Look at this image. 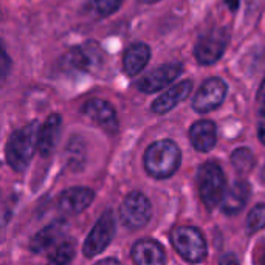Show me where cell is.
<instances>
[{"mask_svg":"<svg viewBox=\"0 0 265 265\" xmlns=\"http://www.w3.org/2000/svg\"><path fill=\"white\" fill-rule=\"evenodd\" d=\"M40 124L31 121L11 133L6 143V161L16 172H23L38 151Z\"/></svg>","mask_w":265,"mask_h":265,"instance_id":"cell-1","label":"cell"},{"mask_svg":"<svg viewBox=\"0 0 265 265\" xmlns=\"http://www.w3.org/2000/svg\"><path fill=\"white\" fill-rule=\"evenodd\" d=\"M182 161L180 148L172 140L152 143L144 153V168L153 178H169L177 172Z\"/></svg>","mask_w":265,"mask_h":265,"instance_id":"cell-2","label":"cell"},{"mask_svg":"<svg viewBox=\"0 0 265 265\" xmlns=\"http://www.w3.org/2000/svg\"><path fill=\"white\" fill-rule=\"evenodd\" d=\"M197 185L200 199L207 205V208L214 209L222 205V200L227 194V180L219 163L216 161L203 163L197 172Z\"/></svg>","mask_w":265,"mask_h":265,"instance_id":"cell-3","label":"cell"},{"mask_svg":"<svg viewBox=\"0 0 265 265\" xmlns=\"http://www.w3.org/2000/svg\"><path fill=\"white\" fill-rule=\"evenodd\" d=\"M170 242L175 251L182 258L191 264L203 262L208 254L207 241L197 228L192 227H178L170 234Z\"/></svg>","mask_w":265,"mask_h":265,"instance_id":"cell-4","label":"cell"},{"mask_svg":"<svg viewBox=\"0 0 265 265\" xmlns=\"http://www.w3.org/2000/svg\"><path fill=\"white\" fill-rule=\"evenodd\" d=\"M229 33L227 28H212L197 39L194 47V57L200 65L216 64L224 56L228 47Z\"/></svg>","mask_w":265,"mask_h":265,"instance_id":"cell-5","label":"cell"},{"mask_svg":"<svg viewBox=\"0 0 265 265\" xmlns=\"http://www.w3.org/2000/svg\"><path fill=\"white\" fill-rule=\"evenodd\" d=\"M152 207L149 199L140 191L127 194L121 207H119V217L121 222L131 229H140L146 227L151 220Z\"/></svg>","mask_w":265,"mask_h":265,"instance_id":"cell-6","label":"cell"},{"mask_svg":"<svg viewBox=\"0 0 265 265\" xmlns=\"http://www.w3.org/2000/svg\"><path fill=\"white\" fill-rule=\"evenodd\" d=\"M115 234V217L112 211H106L99 217V220L92 228L87 239H85L82 253L87 258H95L99 253L104 251L109 244L112 242Z\"/></svg>","mask_w":265,"mask_h":265,"instance_id":"cell-7","label":"cell"},{"mask_svg":"<svg viewBox=\"0 0 265 265\" xmlns=\"http://www.w3.org/2000/svg\"><path fill=\"white\" fill-rule=\"evenodd\" d=\"M228 92V85L220 78H209L205 81L199 92L195 93L192 99V109L199 114H208L211 110H216L225 101Z\"/></svg>","mask_w":265,"mask_h":265,"instance_id":"cell-8","label":"cell"},{"mask_svg":"<svg viewBox=\"0 0 265 265\" xmlns=\"http://www.w3.org/2000/svg\"><path fill=\"white\" fill-rule=\"evenodd\" d=\"M102 61V50L95 40H87L82 45L73 47L62 57V65L73 70L87 72L98 67Z\"/></svg>","mask_w":265,"mask_h":265,"instance_id":"cell-9","label":"cell"},{"mask_svg":"<svg viewBox=\"0 0 265 265\" xmlns=\"http://www.w3.org/2000/svg\"><path fill=\"white\" fill-rule=\"evenodd\" d=\"M183 73V65L178 62L163 64L136 81V89L143 93H155L172 84Z\"/></svg>","mask_w":265,"mask_h":265,"instance_id":"cell-10","label":"cell"},{"mask_svg":"<svg viewBox=\"0 0 265 265\" xmlns=\"http://www.w3.org/2000/svg\"><path fill=\"white\" fill-rule=\"evenodd\" d=\"M82 114L107 133L118 131V118L114 106L101 98H92L82 106Z\"/></svg>","mask_w":265,"mask_h":265,"instance_id":"cell-11","label":"cell"},{"mask_svg":"<svg viewBox=\"0 0 265 265\" xmlns=\"http://www.w3.org/2000/svg\"><path fill=\"white\" fill-rule=\"evenodd\" d=\"M93 199H95V192L89 189V188H68V189H65L59 195L57 208L64 214H79V212L90 207Z\"/></svg>","mask_w":265,"mask_h":265,"instance_id":"cell-12","label":"cell"},{"mask_svg":"<svg viewBox=\"0 0 265 265\" xmlns=\"http://www.w3.org/2000/svg\"><path fill=\"white\" fill-rule=\"evenodd\" d=\"M192 90V81H182L177 82L175 85H170V87L161 93V95L152 102V112L163 115L168 114L169 110H172L175 106H178L183 99L189 96V93Z\"/></svg>","mask_w":265,"mask_h":265,"instance_id":"cell-13","label":"cell"},{"mask_svg":"<svg viewBox=\"0 0 265 265\" xmlns=\"http://www.w3.org/2000/svg\"><path fill=\"white\" fill-rule=\"evenodd\" d=\"M62 118L59 114H53L47 118V121L40 126L38 138V152L42 157H50L55 152L59 136H61Z\"/></svg>","mask_w":265,"mask_h":265,"instance_id":"cell-14","label":"cell"},{"mask_svg":"<svg viewBox=\"0 0 265 265\" xmlns=\"http://www.w3.org/2000/svg\"><path fill=\"white\" fill-rule=\"evenodd\" d=\"M132 261L135 265H165L166 254L158 242L141 239L132 246Z\"/></svg>","mask_w":265,"mask_h":265,"instance_id":"cell-15","label":"cell"},{"mask_svg":"<svg viewBox=\"0 0 265 265\" xmlns=\"http://www.w3.org/2000/svg\"><path fill=\"white\" fill-rule=\"evenodd\" d=\"M189 140L195 151L209 152L214 149L217 141V129L216 124L209 119H200L195 121L189 129Z\"/></svg>","mask_w":265,"mask_h":265,"instance_id":"cell-16","label":"cell"},{"mask_svg":"<svg viewBox=\"0 0 265 265\" xmlns=\"http://www.w3.org/2000/svg\"><path fill=\"white\" fill-rule=\"evenodd\" d=\"M250 197V185L244 180H237L227 189V194L222 200V211L228 216L241 212Z\"/></svg>","mask_w":265,"mask_h":265,"instance_id":"cell-17","label":"cell"},{"mask_svg":"<svg viewBox=\"0 0 265 265\" xmlns=\"http://www.w3.org/2000/svg\"><path fill=\"white\" fill-rule=\"evenodd\" d=\"M149 59H151V47L143 44V42H136V44H132L126 50V53L123 56V70L129 76H135L148 65Z\"/></svg>","mask_w":265,"mask_h":265,"instance_id":"cell-18","label":"cell"},{"mask_svg":"<svg viewBox=\"0 0 265 265\" xmlns=\"http://www.w3.org/2000/svg\"><path fill=\"white\" fill-rule=\"evenodd\" d=\"M65 233V224L61 220L53 222V224L42 228L39 233L33 236L30 242V250L33 253H44L51 245H55L57 239H61Z\"/></svg>","mask_w":265,"mask_h":265,"instance_id":"cell-19","label":"cell"},{"mask_svg":"<svg viewBox=\"0 0 265 265\" xmlns=\"http://www.w3.org/2000/svg\"><path fill=\"white\" fill-rule=\"evenodd\" d=\"M231 163L239 174H248L254 166V155L250 149L239 148L231 153Z\"/></svg>","mask_w":265,"mask_h":265,"instance_id":"cell-20","label":"cell"},{"mask_svg":"<svg viewBox=\"0 0 265 265\" xmlns=\"http://www.w3.org/2000/svg\"><path fill=\"white\" fill-rule=\"evenodd\" d=\"M124 0H89V8L98 17H107L121 8Z\"/></svg>","mask_w":265,"mask_h":265,"instance_id":"cell-21","label":"cell"},{"mask_svg":"<svg viewBox=\"0 0 265 265\" xmlns=\"http://www.w3.org/2000/svg\"><path fill=\"white\" fill-rule=\"evenodd\" d=\"M265 227V205H256L246 217V233L254 234Z\"/></svg>","mask_w":265,"mask_h":265,"instance_id":"cell-22","label":"cell"},{"mask_svg":"<svg viewBox=\"0 0 265 265\" xmlns=\"http://www.w3.org/2000/svg\"><path fill=\"white\" fill-rule=\"evenodd\" d=\"M75 256V246L72 242H62L55 250L48 261V265H68Z\"/></svg>","mask_w":265,"mask_h":265,"instance_id":"cell-23","label":"cell"},{"mask_svg":"<svg viewBox=\"0 0 265 265\" xmlns=\"http://www.w3.org/2000/svg\"><path fill=\"white\" fill-rule=\"evenodd\" d=\"M219 265H239V261H237V258L233 253H228V254H225L224 258L220 259Z\"/></svg>","mask_w":265,"mask_h":265,"instance_id":"cell-24","label":"cell"},{"mask_svg":"<svg viewBox=\"0 0 265 265\" xmlns=\"http://www.w3.org/2000/svg\"><path fill=\"white\" fill-rule=\"evenodd\" d=\"M258 102L265 109V78H264V81H262V84H261V87H259V90H258Z\"/></svg>","mask_w":265,"mask_h":265,"instance_id":"cell-25","label":"cell"},{"mask_svg":"<svg viewBox=\"0 0 265 265\" xmlns=\"http://www.w3.org/2000/svg\"><path fill=\"white\" fill-rule=\"evenodd\" d=\"M258 136H259V140H261V143L265 146V118L261 121V124H259V129H258Z\"/></svg>","mask_w":265,"mask_h":265,"instance_id":"cell-26","label":"cell"},{"mask_svg":"<svg viewBox=\"0 0 265 265\" xmlns=\"http://www.w3.org/2000/svg\"><path fill=\"white\" fill-rule=\"evenodd\" d=\"M225 5H227L231 11H237V8H239V0H225Z\"/></svg>","mask_w":265,"mask_h":265,"instance_id":"cell-27","label":"cell"},{"mask_svg":"<svg viewBox=\"0 0 265 265\" xmlns=\"http://www.w3.org/2000/svg\"><path fill=\"white\" fill-rule=\"evenodd\" d=\"M96 265H119V262L116 259H112V258H107V259H102L99 261Z\"/></svg>","mask_w":265,"mask_h":265,"instance_id":"cell-28","label":"cell"},{"mask_svg":"<svg viewBox=\"0 0 265 265\" xmlns=\"http://www.w3.org/2000/svg\"><path fill=\"white\" fill-rule=\"evenodd\" d=\"M141 3H157V2H160V0H140Z\"/></svg>","mask_w":265,"mask_h":265,"instance_id":"cell-29","label":"cell"},{"mask_svg":"<svg viewBox=\"0 0 265 265\" xmlns=\"http://www.w3.org/2000/svg\"><path fill=\"white\" fill-rule=\"evenodd\" d=\"M262 180L265 182V168H264V172H262Z\"/></svg>","mask_w":265,"mask_h":265,"instance_id":"cell-30","label":"cell"}]
</instances>
